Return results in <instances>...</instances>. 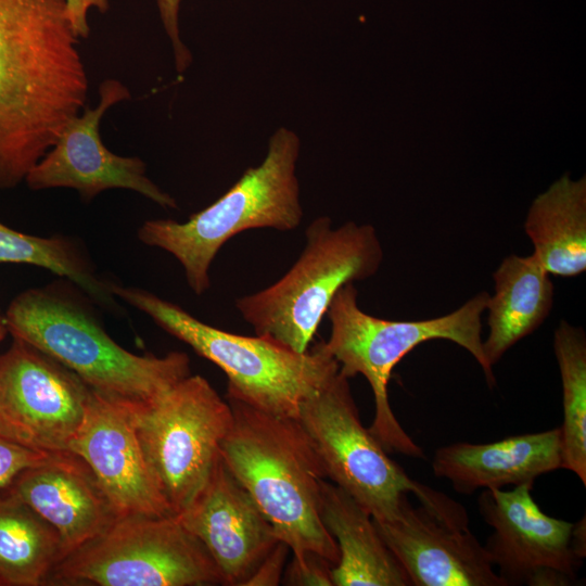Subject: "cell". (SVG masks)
<instances>
[{
    "label": "cell",
    "mask_w": 586,
    "mask_h": 586,
    "mask_svg": "<svg viewBox=\"0 0 586 586\" xmlns=\"http://www.w3.org/2000/svg\"><path fill=\"white\" fill-rule=\"evenodd\" d=\"M87 92L66 0H0V191L25 181Z\"/></svg>",
    "instance_id": "6da1fadb"
},
{
    "label": "cell",
    "mask_w": 586,
    "mask_h": 586,
    "mask_svg": "<svg viewBox=\"0 0 586 586\" xmlns=\"http://www.w3.org/2000/svg\"><path fill=\"white\" fill-rule=\"evenodd\" d=\"M93 302L69 281L18 293L4 315L9 334L76 373L91 390L129 406L156 402L191 374L182 352L137 355L105 331Z\"/></svg>",
    "instance_id": "7a4b0ae2"
},
{
    "label": "cell",
    "mask_w": 586,
    "mask_h": 586,
    "mask_svg": "<svg viewBox=\"0 0 586 586\" xmlns=\"http://www.w3.org/2000/svg\"><path fill=\"white\" fill-rule=\"evenodd\" d=\"M233 420L219 454L294 557L314 552L333 565L339 548L319 513L321 461L293 418L227 397Z\"/></svg>",
    "instance_id": "3957f363"
},
{
    "label": "cell",
    "mask_w": 586,
    "mask_h": 586,
    "mask_svg": "<svg viewBox=\"0 0 586 586\" xmlns=\"http://www.w3.org/2000/svg\"><path fill=\"white\" fill-rule=\"evenodd\" d=\"M357 297L354 283L336 292L327 310L331 333L328 341H322V346L346 378L361 374L367 379L374 399V416L368 429L384 449L423 458V450L392 410L387 393L392 371L418 345L447 340L469 352L481 366L487 384L495 385L482 340L481 318L489 294L481 292L456 310L424 320H387L368 315L359 308Z\"/></svg>",
    "instance_id": "277c9868"
},
{
    "label": "cell",
    "mask_w": 586,
    "mask_h": 586,
    "mask_svg": "<svg viewBox=\"0 0 586 586\" xmlns=\"http://www.w3.org/2000/svg\"><path fill=\"white\" fill-rule=\"evenodd\" d=\"M111 291L218 366L228 378L227 397L262 411L297 419L303 403L340 368L322 341L301 354L264 335H240L209 326L144 289L111 282Z\"/></svg>",
    "instance_id": "5b68a950"
},
{
    "label": "cell",
    "mask_w": 586,
    "mask_h": 586,
    "mask_svg": "<svg viewBox=\"0 0 586 586\" xmlns=\"http://www.w3.org/2000/svg\"><path fill=\"white\" fill-rule=\"evenodd\" d=\"M301 142L284 127L270 138L267 154L256 167L219 199L184 222L144 221L138 239L171 254L182 266L188 285L196 294L209 285V268L221 246L234 235L257 228L291 231L303 219L296 163Z\"/></svg>",
    "instance_id": "8992f818"
},
{
    "label": "cell",
    "mask_w": 586,
    "mask_h": 586,
    "mask_svg": "<svg viewBox=\"0 0 586 586\" xmlns=\"http://www.w3.org/2000/svg\"><path fill=\"white\" fill-rule=\"evenodd\" d=\"M306 245L294 265L275 283L235 301L255 334L304 354L336 292L374 276L383 260L375 229L348 221L332 227L328 216L314 219Z\"/></svg>",
    "instance_id": "52a82bcc"
},
{
    "label": "cell",
    "mask_w": 586,
    "mask_h": 586,
    "mask_svg": "<svg viewBox=\"0 0 586 586\" xmlns=\"http://www.w3.org/2000/svg\"><path fill=\"white\" fill-rule=\"evenodd\" d=\"M48 582L99 586L222 584L202 543L175 515L128 514L66 555Z\"/></svg>",
    "instance_id": "ba28073f"
},
{
    "label": "cell",
    "mask_w": 586,
    "mask_h": 586,
    "mask_svg": "<svg viewBox=\"0 0 586 586\" xmlns=\"http://www.w3.org/2000/svg\"><path fill=\"white\" fill-rule=\"evenodd\" d=\"M128 408L150 473L176 515L207 479L231 428L232 408L199 374L152 404Z\"/></svg>",
    "instance_id": "9c48e42d"
},
{
    "label": "cell",
    "mask_w": 586,
    "mask_h": 586,
    "mask_svg": "<svg viewBox=\"0 0 586 586\" xmlns=\"http://www.w3.org/2000/svg\"><path fill=\"white\" fill-rule=\"evenodd\" d=\"M296 420L314 445L326 477L351 495L374 521L392 520L415 480L362 425L348 378L340 368L303 403Z\"/></svg>",
    "instance_id": "30bf717a"
},
{
    "label": "cell",
    "mask_w": 586,
    "mask_h": 586,
    "mask_svg": "<svg viewBox=\"0 0 586 586\" xmlns=\"http://www.w3.org/2000/svg\"><path fill=\"white\" fill-rule=\"evenodd\" d=\"M411 505L404 494L396 515L374 521L411 586H505L456 499L415 480Z\"/></svg>",
    "instance_id": "8fae6325"
},
{
    "label": "cell",
    "mask_w": 586,
    "mask_h": 586,
    "mask_svg": "<svg viewBox=\"0 0 586 586\" xmlns=\"http://www.w3.org/2000/svg\"><path fill=\"white\" fill-rule=\"evenodd\" d=\"M90 391L72 370L13 337L0 354V434L36 451H69Z\"/></svg>",
    "instance_id": "7c38bea8"
},
{
    "label": "cell",
    "mask_w": 586,
    "mask_h": 586,
    "mask_svg": "<svg viewBox=\"0 0 586 586\" xmlns=\"http://www.w3.org/2000/svg\"><path fill=\"white\" fill-rule=\"evenodd\" d=\"M532 486L483 489L477 508L493 528L484 548L505 586H572L583 560L573 546V522L547 515Z\"/></svg>",
    "instance_id": "4fadbf2b"
},
{
    "label": "cell",
    "mask_w": 586,
    "mask_h": 586,
    "mask_svg": "<svg viewBox=\"0 0 586 586\" xmlns=\"http://www.w3.org/2000/svg\"><path fill=\"white\" fill-rule=\"evenodd\" d=\"M99 93L94 109L85 110L64 126L53 146L28 173L27 186L33 190L75 189L86 201L107 189H128L164 208H177L175 199L146 177L143 161L116 155L101 141L100 120L113 104L129 98L127 88L109 79Z\"/></svg>",
    "instance_id": "5bb4252c"
},
{
    "label": "cell",
    "mask_w": 586,
    "mask_h": 586,
    "mask_svg": "<svg viewBox=\"0 0 586 586\" xmlns=\"http://www.w3.org/2000/svg\"><path fill=\"white\" fill-rule=\"evenodd\" d=\"M175 517L205 547L222 585L243 586L279 542L220 454L201 488Z\"/></svg>",
    "instance_id": "9a60e30c"
},
{
    "label": "cell",
    "mask_w": 586,
    "mask_h": 586,
    "mask_svg": "<svg viewBox=\"0 0 586 586\" xmlns=\"http://www.w3.org/2000/svg\"><path fill=\"white\" fill-rule=\"evenodd\" d=\"M69 451L88 464L119 517L174 515L150 473L128 405L91 390Z\"/></svg>",
    "instance_id": "2e32d148"
},
{
    "label": "cell",
    "mask_w": 586,
    "mask_h": 586,
    "mask_svg": "<svg viewBox=\"0 0 586 586\" xmlns=\"http://www.w3.org/2000/svg\"><path fill=\"white\" fill-rule=\"evenodd\" d=\"M7 489L56 530L63 558L119 517L91 469L71 451L50 454L22 471Z\"/></svg>",
    "instance_id": "e0dca14e"
},
{
    "label": "cell",
    "mask_w": 586,
    "mask_h": 586,
    "mask_svg": "<svg viewBox=\"0 0 586 586\" xmlns=\"http://www.w3.org/2000/svg\"><path fill=\"white\" fill-rule=\"evenodd\" d=\"M432 471L460 494L505 486L534 485L546 473L561 469V431L518 434L489 443L457 442L437 448Z\"/></svg>",
    "instance_id": "ac0fdd59"
},
{
    "label": "cell",
    "mask_w": 586,
    "mask_h": 586,
    "mask_svg": "<svg viewBox=\"0 0 586 586\" xmlns=\"http://www.w3.org/2000/svg\"><path fill=\"white\" fill-rule=\"evenodd\" d=\"M319 513L339 548L333 586H411L371 514L327 479L320 482Z\"/></svg>",
    "instance_id": "d6986e66"
},
{
    "label": "cell",
    "mask_w": 586,
    "mask_h": 586,
    "mask_svg": "<svg viewBox=\"0 0 586 586\" xmlns=\"http://www.w3.org/2000/svg\"><path fill=\"white\" fill-rule=\"evenodd\" d=\"M495 294L486 308L489 333L483 351L491 368L520 340L537 330L553 304L549 273L532 255L506 257L493 275Z\"/></svg>",
    "instance_id": "ffe728a7"
},
{
    "label": "cell",
    "mask_w": 586,
    "mask_h": 586,
    "mask_svg": "<svg viewBox=\"0 0 586 586\" xmlns=\"http://www.w3.org/2000/svg\"><path fill=\"white\" fill-rule=\"evenodd\" d=\"M524 230L533 256L549 273L576 277L586 270V181L563 176L532 203Z\"/></svg>",
    "instance_id": "44dd1931"
},
{
    "label": "cell",
    "mask_w": 586,
    "mask_h": 586,
    "mask_svg": "<svg viewBox=\"0 0 586 586\" xmlns=\"http://www.w3.org/2000/svg\"><path fill=\"white\" fill-rule=\"evenodd\" d=\"M63 559L56 530L29 506L0 491V586H39Z\"/></svg>",
    "instance_id": "7402d4cb"
},
{
    "label": "cell",
    "mask_w": 586,
    "mask_h": 586,
    "mask_svg": "<svg viewBox=\"0 0 586 586\" xmlns=\"http://www.w3.org/2000/svg\"><path fill=\"white\" fill-rule=\"evenodd\" d=\"M26 264L50 270L76 285L97 306L114 314L120 306L111 282L101 278L81 242L63 234L38 237L0 221V264Z\"/></svg>",
    "instance_id": "603a6c76"
},
{
    "label": "cell",
    "mask_w": 586,
    "mask_h": 586,
    "mask_svg": "<svg viewBox=\"0 0 586 586\" xmlns=\"http://www.w3.org/2000/svg\"><path fill=\"white\" fill-rule=\"evenodd\" d=\"M553 351L562 385V467L586 486V336L582 328L560 321Z\"/></svg>",
    "instance_id": "cb8c5ba5"
},
{
    "label": "cell",
    "mask_w": 586,
    "mask_h": 586,
    "mask_svg": "<svg viewBox=\"0 0 586 586\" xmlns=\"http://www.w3.org/2000/svg\"><path fill=\"white\" fill-rule=\"evenodd\" d=\"M333 566L327 559L314 552L293 556L284 569L281 582L293 586H333Z\"/></svg>",
    "instance_id": "d4e9b609"
},
{
    "label": "cell",
    "mask_w": 586,
    "mask_h": 586,
    "mask_svg": "<svg viewBox=\"0 0 586 586\" xmlns=\"http://www.w3.org/2000/svg\"><path fill=\"white\" fill-rule=\"evenodd\" d=\"M49 455L16 445L0 434V491L22 471L42 462Z\"/></svg>",
    "instance_id": "484cf974"
},
{
    "label": "cell",
    "mask_w": 586,
    "mask_h": 586,
    "mask_svg": "<svg viewBox=\"0 0 586 586\" xmlns=\"http://www.w3.org/2000/svg\"><path fill=\"white\" fill-rule=\"evenodd\" d=\"M290 548L279 540L258 564L243 586H275L282 581Z\"/></svg>",
    "instance_id": "4316f807"
},
{
    "label": "cell",
    "mask_w": 586,
    "mask_h": 586,
    "mask_svg": "<svg viewBox=\"0 0 586 586\" xmlns=\"http://www.w3.org/2000/svg\"><path fill=\"white\" fill-rule=\"evenodd\" d=\"M156 1L163 25L173 44L177 71L181 73L191 62L190 51L182 43L179 34L178 13L181 0Z\"/></svg>",
    "instance_id": "83f0119b"
},
{
    "label": "cell",
    "mask_w": 586,
    "mask_h": 586,
    "mask_svg": "<svg viewBox=\"0 0 586 586\" xmlns=\"http://www.w3.org/2000/svg\"><path fill=\"white\" fill-rule=\"evenodd\" d=\"M91 7H95L101 12H105L109 9V1L66 0V14L76 37H88L89 27L87 24V12Z\"/></svg>",
    "instance_id": "f1b7e54d"
},
{
    "label": "cell",
    "mask_w": 586,
    "mask_h": 586,
    "mask_svg": "<svg viewBox=\"0 0 586 586\" xmlns=\"http://www.w3.org/2000/svg\"><path fill=\"white\" fill-rule=\"evenodd\" d=\"M7 334H9V331L5 324L4 315L0 313V343L5 339Z\"/></svg>",
    "instance_id": "f546056e"
}]
</instances>
